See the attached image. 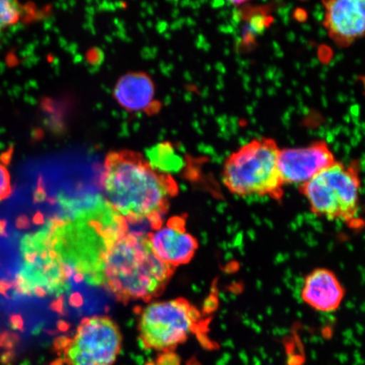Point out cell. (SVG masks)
Instances as JSON below:
<instances>
[{
	"instance_id": "cell-1",
	"label": "cell",
	"mask_w": 365,
	"mask_h": 365,
	"mask_svg": "<svg viewBox=\"0 0 365 365\" xmlns=\"http://www.w3.org/2000/svg\"><path fill=\"white\" fill-rule=\"evenodd\" d=\"M100 182L105 202L129 225L148 220L155 231L162 227L178 191L171 175L155 171L140 153L126 150L108 153Z\"/></svg>"
},
{
	"instance_id": "cell-2",
	"label": "cell",
	"mask_w": 365,
	"mask_h": 365,
	"mask_svg": "<svg viewBox=\"0 0 365 365\" xmlns=\"http://www.w3.org/2000/svg\"><path fill=\"white\" fill-rule=\"evenodd\" d=\"M173 271L153 252L143 231H120L107 241L103 254V289L120 302H148L165 289Z\"/></svg>"
},
{
	"instance_id": "cell-3",
	"label": "cell",
	"mask_w": 365,
	"mask_h": 365,
	"mask_svg": "<svg viewBox=\"0 0 365 365\" xmlns=\"http://www.w3.org/2000/svg\"><path fill=\"white\" fill-rule=\"evenodd\" d=\"M280 149L272 139H257L232 153L223 166V184L239 196L280 197L284 182L277 168Z\"/></svg>"
},
{
	"instance_id": "cell-4",
	"label": "cell",
	"mask_w": 365,
	"mask_h": 365,
	"mask_svg": "<svg viewBox=\"0 0 365 365\" xmlns=\"http://www.w3.org/2000/svg\"><path fill=\"white\" fill-rule=\"evenodd\" d=\"M300 188L317 215L348 223L357 220L360 180L353 166L335 162Z\"/></svg>"
},
{
	"instance_id": "cell-5",
	"label": "cell",
	"mask_w": 365,
	"mask_h": 365,
	"mask_svg": "<svg viewBox=\"0 0 365 365\" xmlns=\"http://www.w3.org/2000/svg\"><path fill=\"white\" fill-rule=\"evenodd\" d=\"M199 319L197 310L184 299L150 304L140 319V344L145 349L170 353L185 341Z\"/></svg>"
},
{
	"instance_id": "cell-6",
	"label": "cell",
	"mask_w": 365,
	"mask_h": 365,
	"mask_svg": "<svg viewBox=\"0 0 365 365\" xmlns=\"http://www.w3.org/2000/svg\"><path fill=\"white\" fill-rule=\"evenodd\" d=\"M120 328L110 318L82 319L74 336L57 345L66 365H115L122 350Z\"/></svg>"
},
{
	"instance_id": "cell-7",
	"label": "cell",
	"mask_w": 365,
	"mask_h": 365,
	"mask_svg": "<svg viewBox=\"0 0 365 365\" xmlns=\"http://www.w3.org/2000/svg\"><path fill=\"white\" fill-rule=\"evenodd\" d=\"M335 162L328 145L317 141L304 148L280 150L277 168L284 185L301 187Z\"/></svg>"
},
{
	"instance_id": "cell-8",
	"label": "cell",
	"mask_w": 365,
	"mask_h": 365,
	"mask_svg": "<svg viewBox=\"0 0 365 365\" xmlns=\"http://www.w3.org/2000/svg\"><path fill=\"white\" fill-rule=\"evenodd\" d=\"M185 225L182 217H172L166 227L148 235L153 252L173 268L189 263L198 248L197 240L186 232Z\"/></svg>"
},
{
	"instance_id": "cell-9",
	"label": "cell",
	"mask_w": 365,
	"mask_h": 365,
	"mask_svg": "<svg viewBox=\"0 0 365 365\" xmlns=\"http://www.w3.org/2000/svg\"><path fill=\"white\" fill-rule=\"evenodd\" d=\"M325 6V26L334 42L348 47L362 38L365 29V2L361 0H331Z\"/></svg>"
},
{
	"instance_id": "cell-10",
	"label": "cell",
	"mask_w": 365,
	"mask_h": 365,
	"mask_svg": "<svg viewBox=\"0 0 365 365\" xmlns=\"http://www.w3.org/2000/svg\"><path fill=\"white\" fill-rule=\"evenodd\" d=\"M301 297L305 304L317 312H332L344 298V289L334 273L319 268L305 278Z\"/></svg>"
},
{
	"instance_id": "cell-11",
	"label": "cell",
	"mask_w": 365,
	"mask_h": 365,
	"mask_svg": "<svg viewBox=\"0 0 365 365\" xmlns=\"http://www.w3.org/2000/svg\"><path fill=\"white\" fill-rule=\"evenodd\" d=\"M114 98L130 112H148L156 107V90L150 77L143 72L123 76L114 88Z\"/></svg>"
},
{
	"instance_id": "cell-12",
	"label": "cell",
	"mask_w": 365,
	"mask_h": 365,
	"mask_svg": "<svg viewBox=\"0 0 365 365\" xmlns=\"http://www.w3.org/2000/svg\"><path fill=\"white\" fill-rule=\"evenodd\" d=\"M145 159L153 170L168 175L180 172L185 165L184 158L170 143H160L145 150Z\"/></svg>"
},
{
	"instance_id": "cell-13",
	"label": "cell",
	"mask_w": 365,
	"mask_h": 365,
	"mask_svg": "<svg viewBox=\"0 0 365 365\" xmlns=\"http://www.w3.org/2000/svg\"><path fill=\"white\" fill-rule=\"evenodd\" d=\"M35 16L34 6L17 1L0 0V31Z\"/></svg>"
},
{
	"instance_id": "cell-14",
	"label": "cell",
	"mask_w": 365,
	"mask_h": 365,
	"mask_svg": "<svg viewBox=\"0 0 365 365\" xmlns=\"http://www.w3.org/2000/svg\"><path fill=\"white\" fill-rule=\"evenodd\" d=\"M271 17L262 11L252 13L249 20L244 26L243 34H242V43L245 47H250L259 35H261L264 29L269 25Z\"/></svg>"
},
{
	"instance_id": "cell-15",
	"label": "cell",
	"mask_w": 365,
	"mask_h": 365,
	"mask_svg": "<svg viewBox=\"0 0 365 365\" xmlns=\"http://www.w3.org/2000/svg\"><path fill=\"white\" fill-rule=\"evenodd\" d=\"M12 191L10 172H9L6 163L0 160V202L11 196Z\"/></svg>"
},
{
	"instance_id": "cell-16",
	"label": "cell",
	"mask_w": 365,
	"mask_h": 365,
	"mask_svg": "<svg viewBox=\"0 0 365 365\" xmlns=\"http://www.w3.org/2000/svg\"><path fill=\"white\" fill-rule=\"evenodd\" d=\"M302 362L303 360L298 357V356L295 355H289V357H287V365H301L302 364Z\"/></svg>"
},
{
	"instance_id": "cell-17",
	"label": "cell",
	"mask_w": 365,
	"mask_h": 365,
	"mask_svg": "<svg viewBox=\"0 0 365 365\" xmlns=\"http://www.w3.org/2000/svg\"><path fill=\"white\" fill-rule=\"evenodd\" d=\"M355 365V364H354Z\"/></svg>"
}]
</instances>
